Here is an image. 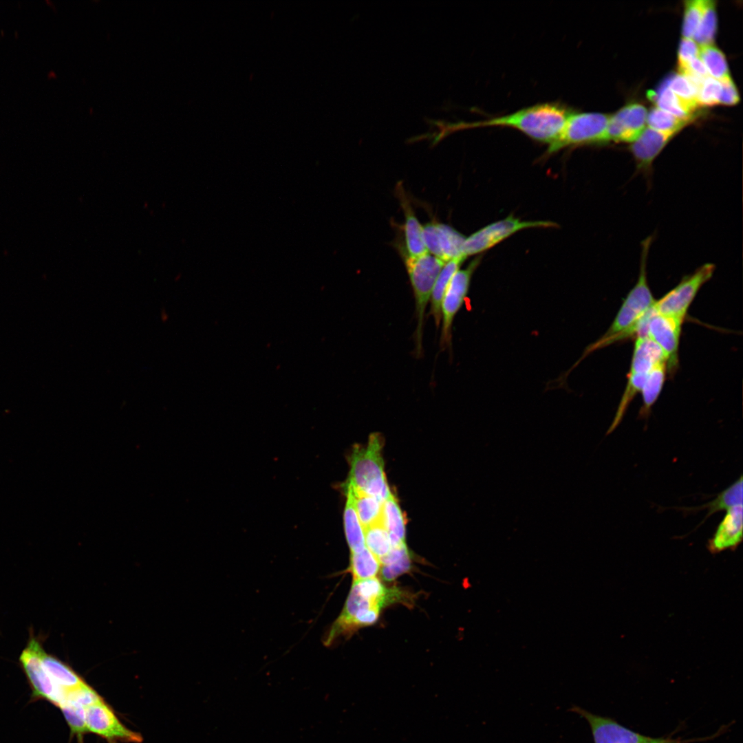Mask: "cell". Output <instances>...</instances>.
<instances>
[{
	"mask_svg": "<svg viewBox=\"0 0 743 743\" xmlns=\"http://www.w3.org/2000/svg\"><path fill=\"white\" fill-rule=\"evenodd\" d=\"M572 110L557 103L527 107L510 114L465 125V127H505L517 129L539 142L552 143L559 135Z\"/></svg>",
	"mask_w": 743,
	"mask_h": 743,
	"instance_id": "cell-1",
	"label": "cell"
},
{
	"mask_svg": "<svg viewBox=\"0 0 743 743\" xmlns=\"http://www.w3.org/2000/svg\"><path fill=\"white\" fill-rule=\"evenodd\" d=\"M652 239V237H647L642 243L640 272L636 283L628 293L607 331L588 347V352L638 334L639 320L654 305L656 300L648 286L646 270Z\"/></svg>",
	"mask_w": 743,
	"mask_h": 743,
	"instance_id": "cell-2",
	"label": "cell"
},
{
	"mask_svg": "<svg viewBox=\"0 0 743 743\" xmlns=\"http://www.w3.org/2000/svg\"><path fill=\"white\" fill-rule=\"evenodd\" d=\"M382 446L381 437L374 433L369 436L366 446L354 447L347 482L383 503L391 493L384 471Z\"/></svg>",
	"mask_w": 743,
	"mask_h": 743,
	"instance_id": "cell-3",
	"label": "cell"
},
{
	"mask_svg": "<svg viewBox=\"0 0 743 743\" xmlns=\"http://www.w3.org/2000/svg\"><path fill=\"white\" fill-rule=\"evenodd\" d=\"M403 258L415 299L417 324L414 341L416 354L417 357H420L423 350L425 312L435 281L445 263L429 252L416 257L403 255Z\"/></svg>",
	"mask_w": 743,
	"mask_h": 743,
	"instance_id": "cell-4",
	"label": "cell"
},
{
	"mask_svg": "<svg viewBox=\"0 0 743 743\" xmlns=\"http://www.w3.org/2000/svg\"><path fill=\"white\" fill-rule=\"evenodd\" d=\"M610 116L597 112L572 111L557 138L548 144L550 154L566 147L607 142Z\"/></svg>",
	"mask_w": 743,
	"mask_h": 743,
	"instance_id": "cell-5",
	"label": "cell"
},
{
	"mask_svg": "<svg viewBox=\"0 0 743 743\" xmlns=\"http://www.w3.org/2000/svg\"><path fill=\"white\" fill-rule=\"evenodd\" d=\"M43 650L39 640L30 634L19 662L32 688L33 695L59 707L67 700L68 691L55 683L45 671L41 660Z\"/></svg>",
	"mask_w": 743,
	"mask_h": 743,
	"instance_id": "cell-6",
	"label": "cell"
},
{
	"mask_svg": "<svg viewBox=\"0 0 743 743\" xmlns=\"http://www.w3.org/2000/svg\"><path fill=\"white\" fill-rule=\"evenodd\" d=\"M715 268L712 263H706L685 276L675 288L656 301L655 310L683 323L691 303L701 287L712 277Z\"/></svg>",
	"mask_w": 743,
	"mask_h": 743,
	"instance_id": "cell-7",
	"label": "cell"
},
{
	"mask_svg": "<svg viewBox=\"0 0 743 743\" xmlns=\"http://www.w3.org/2000/svg\"><path fill=\"white\" fill-rule=\"evenodd\" d=\"M479 263L473 260L464 269H459L451 279L442 297L441 310L440 347H450L452 341V326L456 314L462 306L467 296L472 274Z\"/></svg>",
	"mask_w": 743,
	"mask_h": 743,
	"instance_id": "cell-8",
	"label": "cell"
},
{
	"mask_svg": "<svg viewBox=\"0 0 743 743\" xmlns=\"http://www.w3.org/2000/svg\"><path fill=\"white\" fill-rule=\"evenodd\" d=\"M555 224L549 222L520 221L513 216L492 223L465 239L462 252L465 257L482 252L521 229L546 227Z\"/></svg>",
	"mask_w": 743,
	"mask_h": 743,
	"instance_id": "cell-9",
	"label": "cell"
},
{
	"mask_svg": "<svg viewBox=\"0 0 743 743\" xmlns=\"http://www.w3.org/2000/svg\"><path fill=\"white\" fill-rule=\"evenodd\" d=\"M88 732L95 733L109 743L142 741V735L127 728L104 700L85 709Z\"/></svg>",
	"mask_w": 743,
	"mask_h": 743,
	"instance_id": "cell-10",
	"label": "cell"
},
{
	"mask_svg": "<svg viewBox=\"0 0 743 743\" xmlns=\"http://www.w3.org/2000/svg\"><path fill=\"white\" fill-rule=\"evenodd\" d=\"M569 711L587 721L594 743H652L656 740L627 728L612 718L594 714L580 707L573 706Z\"/></svg>",
	"mask_w": 743,
	"mask_h": 743,
	"instance_id": "cell-11",
	"label": "cell"
},
{
	"mask_svg": "<svg viewBox=\"0 0 743 743\" xmlns=\"http://www.w3.org/2000/svg\"><path fill=\"white\" fill-rule=\"evenodd\" d=\"M682 323L654 311L648 321L646 335L663 351L667 370L673 374L678 364V346Z\"/></svg>",
	"mask_w": 743,
	"mask_h": 743,
	"instance_id": "cell-12",
	"label": "cell"
},
{
	"mask_svg": "<svg viewBox=\"0 0 743 743\" xmlns=\"http://www.w3.org/2000/svg\"><path fill=\"white\" fill-rule=\"evenodd\" d=\"M465 239L447 224L432 221L423 226V240L427 252L444 263L465 257L462 252Z\"/></svg>",
	"mask_w": 743,
	"mask_h": 743,
	"instance_id": "cell-13",
	"label": "cell"
},
{
	"mask_svg": "<svg viewBox=\"0 0 743 743\" xmlns=\"http://www.w3.org/2000/svg\"><path fill=\"white\" fill-rule=\"evenodd\" d=\"M647 112L639 104H631L623 107L610 116L607 128V142L622 141L632 142L645 129Z\"/></svg>",
	"mask_w": 743,
	"mask_h": 743,
	"instance_id": "cell-14",
	"label": "cell"
},
{
	"mask_svg": "<svg viewBox=\"0 0 743 743\" xmlns=\"http://www.w3.org/2000/svg\"><path fill=\"white\" fill-rule=\"evenodd\" d=\"M743 506L736 505L727 510L713 536L708 541L707 548L711 554L725 550H735L743 538Z\"/></svg>",
	"mask_w": 743,
	"mask_h": 743,
	"instance_id": "cell-15",
	"label": "cell"
},
{
	"mask_svg": "<svg viewBox=\"0 0 743 743\" xmlns=\"http://www.w3.org/2000/svg\"><path fill=\"white\" fill-rule=\"evenodd\" d=\"M674 136L671 133L645 128L630 147L638 170L649 173L653 161Z\"/></svg>",
	"mask_w": 743,
	"mask_h": 743,
	"instance_id": "cell-16",
	"label": "cell"
},
{
	"mask_svg": "<svg viewBox=\"0 0 743 743\" xmlns=\"http://www.w3.org/2000/svg\"><path fill=\"white\" fill-rule=\"evenodd\" d=\"M397 196L405 215L404 256L416 257L427 253L423 240V226L418 221L402 186H397Z\"/></svg>",
	"mask_w": 743,
	"mask_h": 743,
	"instance_id": "cell-17",
	"label": "cell"
},
{
	"mask_svg": "<svg viewBox=\"0 0 743 743\" xmlns=\"http://www.w3.org/2000/svg\"><path fill=\"white\" fill-rule=\"evenodd\" d=\"M661 363H666V357L658 345L647 336H637L629 373L648 374Z\"/></svg>",
	"mask_w": 743,
	"mask_h": 743,
	"instance_id": "cell-18",
	"label": "cell"
},
{
	"mask_svg": "<svg viewBox=\"0 0 743 743\" xmlns=\"http://www.w3.org/2000/svg\"><path fill=\"white\" fill-rule=\"evenodd\" d=\"M382 522L388 532L391 548L406 544L404 517L392 494L383 503Z\"/></svg>",
	"mask_w": 743,
	"mask_h": 743,
	"instance_id": "cell-19",
	"label": "cell"
},
{
	"mask_svg": "<svg viewBox=\"0 0 743 743\" xmlns=\"http://www.w3.org/2000/svg\"><path fill=\"white\" fill-rule=\"evenodd\" d=\"M345 491L350 493L354 508L363 528L382 521L383 503L352 486L347 482Z\"/></svg>",
	"mask_w": 743,
	"mask_h": 743,
	"instance_id": "cell-20",
	"label": "cell"
},
{
	"mask_svg": "<svg viewBox=\"0 0 743 743\" xmlns=\"http://www.w3.org/2000/svg\"><path fill=\"white\" fill-rule=\"evenodd\" d=\"M466 258L460 257L446 262L435 281L430 299V314L434 319L437 328L441 323L440 304L444 293L453 276L460 269Z\"/></svg>",
	"mask_w": 743,
	"mask_h": 743,
	"instance_id": "cell-21",
	"label": "cell"
},
{
	"mask_svg": "<svg viewBox=\"0 0 743 743\" xmlns=\"http://www.w3.org/2000/svg\"><path fill=\"white\" fill-rule=\"evenodd\" d=\"M649 98L656 102L658 109L684 120H691L697 109V107L677 96L668 87L665 81L657 92L649 94Z\"/></svg>",
	"mask_w": 743,
	"mask_h": 743,
	"instance_id": "cell-22",
	"label": "cell"
},
{
	"mask_svg": "<svg viewBox=\"0 0 743 743\" xmlns=\"http://www.w3.org/2000/svg\"><path fill=\"white\" fill-rule=\"evenodd\" d=\"M43 665L53 681L67 690L75 689L85 682L68 665L56 657L47 654H41Z\"/></svg>",
	"mask_w": 743,
	"mask_h": 743,
	"instance_id": "cell-23",
	"label": "cell"
},
{
	"mask_svg": "<svg viewBox=\"0 0 743 743\" xmlns=\"http://www.w3.org/2000/svg\"><path fill=\"white\" fill-rule=\"evenodd\" d=\"M353 585L361 596L380 608L387 603L400 600L402 595L397 589H387L376 577L355 581Z\"/></svg>",
	"mask_w": 743,
	"mask_h": 743,
	"instance_id": "cell-24",
	"label": "cell"
},
{
	"mask_svg": "<svg viewBox=\"0 0 743 743\" xmlns=\"http://www.w3.org/2000/svg\"><path fill=\"white\" fill-rule=\"evenodd\" d=\"M667 372L666 363H661L654 366L649 372L642 388L643 406L639 415L647 417L650 409L658 398L663 387Z\"/></svg>",
	"mask_w": 743,
	"mask_h": 743,
	"instance_id": "cell-25",
	"label": "cell"
},
{
	"mask_svg": "<svg viewBox=\"0 0 743 743\" xmlns=\"http://www.w3.org/2000/svg\"><path fill=\"white\" fill-rule=\"evenodd\" d=\"M347 500L344 510V528L351 552H358L365 546L364 528L354 508L350 493L346 491Z\"/></svg>",
	"mask_w": 743,
	"mask_h": 743,
	"instance_id": "cell-26",
	"label": "cell"
},
{
	"mask_svg": "<svg viewBox=\"0 0 743 743\" xmlns=\"http://www.w3.org/2000/svg\"><path fill=\"white\" fill-rule=\"evenodd\" d=\"M699 57L709 76L720 81L730 77L724 54L713 44L699 47Z\"/></svg>",
	"mask_w": 743,
	"mask_h": 743,
	"instance_id": "cell-27",
	"label": "cell"
},
{
	"mask_svg": "<svg viewBox=\"0 0 743 743\" xmlns=\"http://www.w3.org/2000/svg\"><path fill=\"white\" fill-rule=\"evenodd\" d=\"M381 564L366 547L358 552H351L350 570L354 581L375 577Z\"/></svg>",
	"mask_w": 743,
	"mask_h": 743,
	"instance_id": "cell-28",
	"label": "cell"
},
{
	"mask_svg": "<svg viewBox=\"0 0 743 743\" xmlns=\"http://www.w3.org/2000/svg\"><path fill=\"white\" fill-rule=\"evenodd\" d=\"M743 501V482L742 476L735 481L726 489L720 493L713 501L707 503L698 509L707 508L708 513L706 517L713 513L729 508L736 505L742 504Z\"/></svg>",
	"mask_w": 743,
	"mask_h": 743,
	"instance_id": "cell-29",
	"label": "cell"
},
{
	"mask_svg": "<svg viewBox=\"0 0 743 743\" xmlns=\"http://www.w3.org/2000/svg\"><path fill=\"white\" fill-rule=\"evenodd\" d=\"M649 374V373H648ZM648 374L628 373L627 383L622 396L616 415L606 434L612 433L621 422L626 410L634 396L641 391Z\"/></svg>",
	"mask_w": 743,
	"mask_h": 743,
	"instance_id": "cell-30",
	"label": "cell"
},
{
	"mask_svg": "<svg viewBox=\"0 0 743 743\" xmlns=\"http://www.w3.org/2000/svg\"><path fill=\"white\" fill-rule=\"evenodd\" d=\"M364 532L366 548L378 560L389 553L391 548V542L382 521L365 528Z\"/></svg>",
	"mask_w": 743,
	"mask_h": 743,
	"instance_id": "cell-31",
	"label": "cell"
},
{
	"mask_svg": "<svg viewBox=\"0 0 743 743\" xmlns=\"http://www.w3.org/2000/svg\"><path fill=\"white\" fill-rule=\"evenodd\" d=\"M717 27L715 3L705 0L704 8L698 27L693 35L695 42L701 45H711L714 41Z\"/></svg>",
	"mask_w": 743,
	"mask_h": 743,
	"instance_id": "cell-32",
	"label": "cell"
},
{
	"mask_svg": "<svg viewBox=\"0 0 743 743\" xmlns=\"http://www.w3.org/2000/svg\"><path fill=\"white\" fill-rule=\"evenodd\" d=\"M690 120L677 118L658 107L653 108L647 116L649 127L665 133L676 134Z\"/></svg>",
	"mask_w": 743,
	"mask_h": 743,
	"instance_id": "cell-33",
	"label": "cell"
},
{
	"mask_svg": "<svg viewBox=\"0 0 743 743\" xmlns=\"http://www.w3.org/2000/svg\"><path fill=\"white\" fill-rule=\"evenodd\" d=\"M59 708L70 728L72 734L76 735L81 743L83 736L88 732L85 720V709L69 700H67Z\"/></svg>",
	"mask_w": 743,
	"mask_h": 743,
	"instance_id": "cell-34",
	"label": "cell"
},
{
	"mask_svg": "<svg viewBox=\"0 0 743 743\" xmlns=\"http://www.w3.org/2000/svg\"><path fill=\"white\" fill-rule=\"evenodd\" d=\"M665 81L668 87L677 96L689 104L697 108L699 107L697 103L699 85L693 82L691 78L680 73L672 75Z\"/></svg>",
	"mask_w": 743,
	"mask_h": 743,
	"instance_id": "cell-35",
	"label": "cell"
},
{
	"mask_svg": "<svg viewBox=\"0 0 743 743\" xmlns=\"http://www.w3.org/2000/svg\"><path fill=\"white\" fill-rule=\"evenodd\" d=\"M705 0H693L685 2L682 35L684 38L691 39L700 23Z\"/></svg>",
	"mask_w": 743,
	"mask_h": 743,
	"instance_id": "cell-36",
	"label": "cell"
},
{
	"mask_svg": "<svg viewBox=\"0 0 743 743\" xmlns=\"http://www.w3.org/2000/svg\"><path fill=\"white\" fill-rule=\"evenodd\" d=\"M721 85L720 82L711 76L704 78L700 83L697 95L698 106H713L720 103Z\"/></svg>",
	"mask_w": 743,
	"mask_h": 743,
	"instance_id": "cell-37",
	"label": "cell"
},
{
	"mask_svg": "<svg viewBox=\"0 0 743 743\" xmlns=\"http://www.w3.org/2000/svg\"><path fill=\"white\" fill-rule=\"evenodd\" d=\"M67 700H72L85 709L96 704L103 699L87 683L67 692Z\"/></svg>",
	"mask_w": 743,
	"mask_h": 743,
	"instance_id": "cell-38",
	"label": "cell"
},
{
	"mask_svg": "<svg viewBox=\"0 0 743 743\" xmlns=\"http://www.w3.org/2000/svg\"><path fill=\"white\" fill-rule=\"evenodd\" d=\"M699 45L692 39L683 38L680 43L678 64L679 71L683 69L693 58L699 56Z\"/></svg>",
	"mask_w": 743,
	"mask_h": 743,
	"instance_id": "cell-39",
	"label": "cell"
},
{
	"mask_svg": "<svg viewBox=\"0 0 743 743\" xmlns=\"http://www.w3.org/2000/svg\"><path fill=\"white\" fill-rule=\"evenodd\" d=\"M410 563L409 556V554H407L396 562L383 566V577L387 581H391L401 574L409 571L411 566Z\"/></svg>",
	"mask_w": 743,
	"mask_h": 743,
	"instance_id": "cell-40",
	"label": "cell"
},
{
	"mask_svg": "<svg viewBox=\"0 0 743 743\" xmlns=\"http://www.w3.org/2000/svg\"><path fill=\"white\" fill-rule=\"evenodd\" d=\"M721 85V94L720 103L726 105H733L739 101V94L737 88L731 77L719 81Z\"/></svg>",
	"mask_w": 743,
	"mask_h": 743,
	"instance_id": "cell-41",
	"label": "cell"
},
{
	"mask_svg": "<svg viewBox=\"0 0 743 743\" xmlns=\"http://www.w3.org/2000/svg\"><path fill=\"white\" fill-rule=\"evenodd\" d=\"M652 743H681L678 740L671 737H656Z\"/></svg>",
	"mask_w": 743,
	"mask_h": 743,
	"instance_id": "cell-42",
	"label": "cell"
},
{
	"mask_svg": "<svg viewBox=\"0 0 743 743\" xmlns=\"http://www.w3.org/2000/svg\"><path fill=\"white\" fill-rule=\"evenodd\" d=\"M160 320L163 323H166L169 320V315L165 308L160 310Z\"/></svg>",
	"mask_w": 743,
	"mask_h": 743,
	"instance_id": "cell-43",
	"label": "cell"
}]
</instances>
